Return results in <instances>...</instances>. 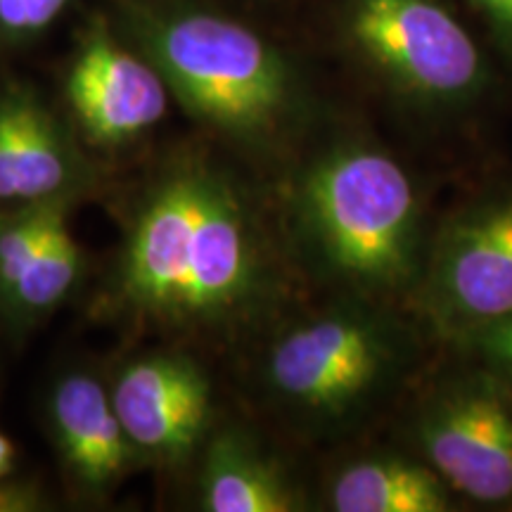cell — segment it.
I'll return each instance as SVG.
<instances>
[{
    "label": "cell",
    "instance_id": "obj_1",
    "mask_svg": "<svg viewBox=\"0 0 512 512\" xmlns=\"http://www.w3.org/2000/svg\"><path fill=\"white\" fill-rule=\"evenodd\" d=\"M256 278V242L235 192L209 171L183 169L140 214L121 290L155 316L207 320L245 304Z\"/></svg>",
    "mask_w": 512,
    "mask_h": 512
},
{
    "label": "cell",
    "instance_id": "obj_2",
    "mask_svg": "<svg viewBox=\"0 0 512 512\" xmlns=\"http://www.w3.org/2000/svg\"><path fill=\"white\" fill-rule=\"evenodd\" d=\"M302 207L313 240L337 273L366 290L408 283L420 204L394 157L373 147H339L309 171Z\"/></svg>",
    "mask_w": 512,
    "mask_h": 512
},
{
    "label": "cell",
    "instance_id": "obj_3",
    "mask_svg": "<svg viewBox=\"0 0 512 512\" xmlns=\"http://www.w3.org/2000/svg\"><path fill=\"white\" fill-rule=\"evenodd\" d=\"M159 72L192 114L238 136L266 133L290 105V74L275 50L233 19L185 12L152 34Z\"/></svg>",
    "mask_w": 512,
    "mask_h": 512
},
{
    "label": "cell",
    "instance_id": "obj_4",
    "mask_svg": "<svg viewBox=\"0 0 512 512\" xmlns=\"http://www.w3.org/2000/svg\"><path fill=\"white\" fill-rule=\"evenodd\" d=\"M349 31L363 55L403 91L451 102L482 81V55L437 0H351Z\"/></svg>",
    "mask_w": 512,
    "mask_h": 512
},
{
    "label": "cell",
    "instance_id": "obj_5",
    "mask_svg": "<svg viewBox=\"0 0 512 512\" xmlns=\"http://www.w3.org/2000/svg\"><path fill=\"white\" fill-rule=\"evenodd\" d=\"M427 465L472 501H512V389L496 377H467L441 389L418 420Z\"/></svg>",
    "mask_w": 512,
    "mask_h": 512
},
{
    "label": "cell",
    "instance_id": "obj_6",
    "mask_svg": "<svg viewBox=\"0 0 512 512\" xmlns=\"http://www.w3.org/2000/svg\"><path fill=\"white\" fill-rule=\"evenodd\" d=\"M392 361V342L375 320L335 313L287 332L271 351L268 377L299 406L342 415L375 392Z\"/></svg>",
    "mask_w": 512,
    "mask_h": 512
},
{
    "label": "cell",
    "instance_id": "obj_7",
    "mask_svg": "<svg viewBox=\"0 0 512 512\" xmlns=\"http://www.w3.org/2000/svg\"><path fill=\"white\" fill-rule=\"evenodd\" d=\"M427 294L439 318L472 332L512 316V197L479 204L451 223L432 259Z\"/></svg>",
    "mask_w": 512,
    "mask_h": 512
},
{
    "label": "cell",
    "instance_id": "obj_8",
    "mask_svg": "<svg viewBox=\"0 0 512 512\" xmlns=\"http://www.w3.org/2000/svg\"><path fill=\"white\" fill-rule=\"evenodd\" d=\"M112 406L133 446L159 458H181L207 427L211 389L190 358L150 356L119 375Z\"/></svg>",
    "mask_w": 512,
    "mask_h": 512
},
{
    "label": "cell",
    "instance_id": "obj_9",
    "mask_svg": "<svg viewBox=\"0 0 512 512\" xmlns=\"http://www.w3.org/2000/svg\"><path fill=\"white\" fill-rule=\"evenodd\" d=\"M67 95L88 138L117 145L159 124L166 112L162 72L138 60L110 36L91 34L76 55Z\"/></svg>",
    "mask_w": 512,
    "mask_h": 512
},
{
    "label": "cell",
    "instance_id": "obj_10",
    "mask_svg": "<svg viewBox=\"0 0 512 512\" xmlns=\"http://www.w3.org/2000/svg\"><path fill=\"white\" fill-rule=\"evenodd\" d=\"M76 157L53 117L24 98L0 100V202L60 200Z\"/></svg>",
    "mask_w": 512,
    "mask_h": 512
},
{
    "label": "cell",
    "instance_id": "obj_11",
    "mask_svg": "<svg viewBox=\"0 0 512 512\" xmlns=\"http://www.w3.org/2000/svg\"><path fill=\"white\" fill-rule=\"evenodd\" d=\"M53 422L64 458L83 482L110 484L126 470L131 439L112 396L91 375H67L53 396Z\"/></svg>",
    "mask_w": 512,
    "mask_h": 512
},
{
    "label": "cell",
    "instance_id": "obj_12",
    "mask_svg": "<svg viewBox=\"0 0 512 512\" xmlns=\"http://www.w3.org/2000/svg\"><path fill=\"white\" fill-rule=\"evenodd\" d=\"M337 512H446L448 484L430 465L401 456H373L337 472L330 484Z\"/></svg>",
    "mask_w": 512,
    "mask_h": 512
},
{
    "label": "cell",
    "instance_id": "obj_13",
    "mask_svg": "<svg viewBox=\"0 0 512 512\" xmlns=\"http://www.w3.org/2000/svg\"><path fill=\"white\" fill-rule=\"evenodd\" d=\"M202 503L211 512H290V484L245 441L223 434L202 470Z\"/></svg>",
    "mask_w": 512,
    "mask_h": 512
},
{
    "label": "cell",
    "instance_id": "obj_14",
    "mask_svg": "<svg viewBox=\"0 0 512 512\" xmlns=\"http://www.w3.org/2000/svg\"><path fill=\"white\" fill-rule=\"evenodd\" d=\"M81 254L72 230L67 228L64 214L55 221L46 245L41 247L27 271L19 275L15 287L8 292L17 309L41 313L60 304L79 278Z\"/></svg>",
    "mask_w": 512,
    "mask_h": 512
},
{
    "label": "cell",
    "instance_id": "obj_15",
    "mask_svg": "<svg viewBox=\"0 0 512 512\" xmlns=\"http://www.w3.org/2000/svg\"><path fill=\"white\" fill-rule=\"evenodd\" d=\"M62 214L60 200H46L27 204L17 214L0 219V292L5 297L46 245L50 230Z\"/></svg>",
    "mask_w": 512,
    "mask_h": 512
},
{
    "label": "cell",
    "instance_id": "obj_16",
    "mask_svg": "<svg viewBox=\"0 0 512 512\" xmlns=\"http://www.w3.org/2000/svg\"><path fill=\"white\" fill-rule=\"evenodd\" d=\"M69 0H0V29L15 36L43 31L62 15Z\"/></svg>",
    "mask_w": 512,
    "mask_h": 512
},
{
    "label": "cell",
    "instance_id": "obj_17",
    "mask_svg": "<svg viewBox=\"0 0 512 512\" xmlns=\"http://www.w3.org/2000/svg\"><path fill=\"white\" fill-rule=\"evenodd\" d=\"M479 349L491 366L501 370L503 380L512 384V316L475 330Z\"/></svg>",
    "mask_w": 512,
    "mask_h": 512
},
{
    "label": "cell",
    "instance_id": "obj_18",
    "mask_svg": "<svg viewBox=\"0 0 512 512\" xmlns=\"http://www.w3.org/2000/svg\"><path fill=\"white\" fill-rule=\"evenodd\" d=\"M489 22L512 41V0H472Z\"/></svg>",
    "mask_w": 512,
    "mask_h": 512
},
{
    "label": "cell",
    "instance_id": "obj_19",
    "mask_svg": "<svg viewBox=\"0 0 512 512\" xmlns=\"http://www.w3.org/2000/svg\"><path fill=\"white\" fill-rule=\"evenodd\" d=\"M36 508V496L29 489L0 484V512H24Z\"/></svg>",
    "mask_w": 512,
    "mask_h": 512
},
{
    "label": "cell",
    "instance_id": "obj_20",
    "mask_svg": "<svg viewBox=\"0 0 512 512\" xmlns=\"http://www.w3.org/2000/svg\"><path fill=\"white\" fill-rule=\"evenodd\" d=\"M12 456H15V448H12V441L0 432V479L10 472L12 467Z\"/></svg>",
    "mask_w": 512,
    "mask_h": 512
}]
</instances>
